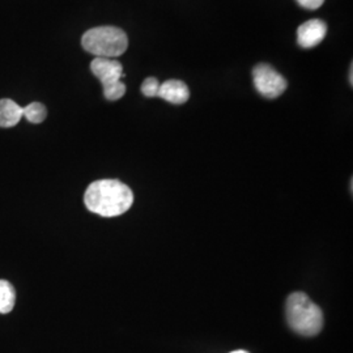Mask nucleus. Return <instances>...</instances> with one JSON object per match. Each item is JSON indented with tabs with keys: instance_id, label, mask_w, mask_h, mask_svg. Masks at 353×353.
Listing matches in <instances>:
<instances>
[{
	"instance_id": "obj_1",
	"label": "nucleus",
	"mask_w": 353,
	"mask_h": 353,
	"mask_svg": "<svg viewBox=\"0 0 353 353\" xmlns=\"http://www.w3.org/2000/svg\"><path fill=\"white\" fill-rule=\"evenodd\" d=\"M85 207L102 217H115L127 212L132 203L131 189L118 179H100L90 183L84 195Z\"/></svg>"
},
{
	"instance_id": "obj_2",
	"label": "nucleus",
	"mask_w": 353,
	"mask_h": 353,
	"mask_svg": "<svg viewBox=\"0 0 353 353\" xmlns=\"http://www.w3.org/2000/svg\"><path fill=\"white\" fill-rule=\"evenodd\" d=\"M290 328L303 336H316L323 327V313L303 292L292 293L285 305Z\"/></svg>"
},
{
	"instance_id": "obj_3",
	"label": "nucleus",
	"mask_w": 353,
	"mask_h": 353,
	"mask_svg": "<svg viewBox=\"0 0 353 353\" xmlns=\"http://www.w3.org/2000/svg\"><path fill=\"white\" fill-rule=\"evenodd\" d=\"M84 50L96 58L114 59L122 55L128 48L127 34L115 26H99L89 29L81 38Z\"/></svg>"
},
{
	"instance_id": "obj_4",
	"label": "nucleus",
	"mask_w": 353,
	"mask_h": 353,
	"mask_svg": "<svg viewBox=\"0 0 353 353\" xmlns=\"http://www.w3.org/2000/svg\"><path fill=\"white\" fill-rule=\"evenodd\" d=\"M93 75L101 81L103 96L109 101H117L126 93V85L121 81L125 76L123 67L115 59L94 58L90 63Z\"/></svg>"
},
{
	"instance_id": "obj_5",
	"label": "nucleus",
	"mask_w": 353,
	"mask_h": 353,
	"mask_svg": "<svg viewBox=\"0 0 353 353\" xmlns=\"http://www.w3.org/2000/svg\"><path fill=\"white\" fill-rule=\"evenodd\" d=\"M252 79L256 90L267 99H276L288 87L287 80L268 64H258L252 70Z\"/></svg>"
},
{
	"instance_id": "obj_6",
	"label": "nucleus",
	"mask_w": 353,
	"mask_h": 353,
	"mask_svg": "<svg viewBox=\"0 0 353 353\" xmlns=\"http://www.w3.org/2000/svg\"><path fill=\"white\" fill-rule=\"evenodd\" d=\"M327 34V26L323 20L313 19L299 28L297 42L303 49H312L319 45Z\"/></svg>"
},
{
	"instance_id": "obj_7",
	"label": "nucleus",
	"mask_w": 353,
	"mask_h": 353,
	"mask_svg": "<svg viewBox=\"0 0 353 353\" xmlns=\"http://www.w3.org/2000/svg\"><path fill=\"white\" fill-rule=\"evenodd\" d=\"M159 97L174 105H182L189 100L190 90L181 80H168L160 85Z\"/></svg>"
},
{
	"instance_id": "obj_8",
	"label": "nucleus",
	"mask_w": 353,
	"mask_h": 353,
	"mask_svg": "<svg viewBox=\"0 0 353 353\" xmlns=\"http://www.w3.org/2000/svg\"><path fill=\"white\" fill-rule=\"evenodd\" d=\"M23 117V108L8 99L0 100V127L16 126Z\"/></svg>"
},
{
	"instance_id": "obj_9",
	"label": "nucleus",
	"mask_w": 353,
	"mask_h": 353,
	"mask_svg": "<svg viewBox=\"0 0 353 353\" xmlns=\"http://www.w3.org/2000/svg\"><path fill=\"white\" fill-rule=\"evenodd\" d=\"M16 303V292L11 283L0 280V313L8 314L13 310Z\"/></svg>"
},
{
	"instance_id": "obj_10",
	"label": "nucleus",
	"mask_w": 353,
	"mask_h": 353,
	"mask_svg": "<svg viewBox=\"0 0 353 353\" xmlns=\"http://www.w3.org/2000/svg\"><path fill=\"white\" fill-rule=\"evenodd\" d=\"M46 115H48L46 108L39 102H32L26 108H23V117H26L29 122L34 125L42 123L46 119Z\"/></svg>"
},
{
	"instance_id": "obj_11",
	"label": "nucleus",
	"mask_w": 353,
	"mask_h": 353,
	"mask_svg": "<svg viewBox=\"0 0 353 353\" xmlns=\"http://www.w3.org/2000/svg\"><path fill=\"white\" fill-rule=\"evenodd\" d=\"M159 89L160 83L156 77H148L141 84V92L145 97H159Z\"/></svg>"
},
{
	"instance_id": "obj_12",
	"label": "nucleus",
	"mask_w": 353,
	"mask_h": 353,
	"mask_svg": "<svg viewBox=\"0 0 353 353\" xmlns=\"http://www.w3.org/2000/svg\"><path fill=\"white\" fill-rule=\"evenodd\" d=\"M325 0H297V3L306 10H316L323 4Z\"/></svg>"
},
{
	"instance_id": "obj_13",
	"label": "nucleus",
	"mask_w": 353,
	"mask_h": 353,
	"mask_svg": "<svg viewBox=\"0 0 353 353\" xmlns=\"http://www.w3.org/2000/svg\"><path fill=\"white\" fill-rule=\"evenodd\" d=\"M232 353H249V352H246V351H242V350H240V351H234V352H232Z\"/></svg>"
}]
</instances>
